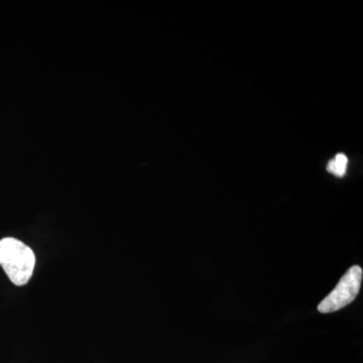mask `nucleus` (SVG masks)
Returning <instances> with one entry per match:
<instances>
[{
  "label": "nucleus",
  "mask_w": 363,
  "mask_h": 363,
  "mask_svg": "<svg viewBox=\"0 0 363 363\" xmlns=\"http://www.w3.org/2000/svg\"><path fill=\"white\" fill-rule=\"evenodd\" d=\"M363 272L359 266H353L326 298L318 305V311L328 314L342 309L357 297L362 286Z\"/></svg>",
  "instance_id": "f03ea898"
},
{
  "label": "nucleus",
  "mask_w": 363,
  "mask_h": 363,
  "mask_svg": "<svg viewBox=\"0 0 363 363\" xmlns=\"http://www.w3.org/2000/svg\"><path fill=\"white\" fill-rule=\"evenodd\" d=\"M0 266L11 283L25 286L32 278L35 269V252L16 238H2L0 240Z\"/></svg>",
  "instance_id": "f257e3e1"
},
{
  "label": "nucleus",
  "mask_w": 363,
  "mask_h": 363,
  "mask_svg": "<svg viewBox=\"0 0 363 363\" xmlns=\"http://www.w3.org/2000/svg\"><path fill=\"white\" fill-rule=\"evenodd\" d=\"M348 159L345 155L338 154L333 160L329 162L327 169L331 174L337 177H343L345 175L346 169H347Z\"/></svg>",
  "instance_id": "7ed1b4c3"
}]
</instances>
